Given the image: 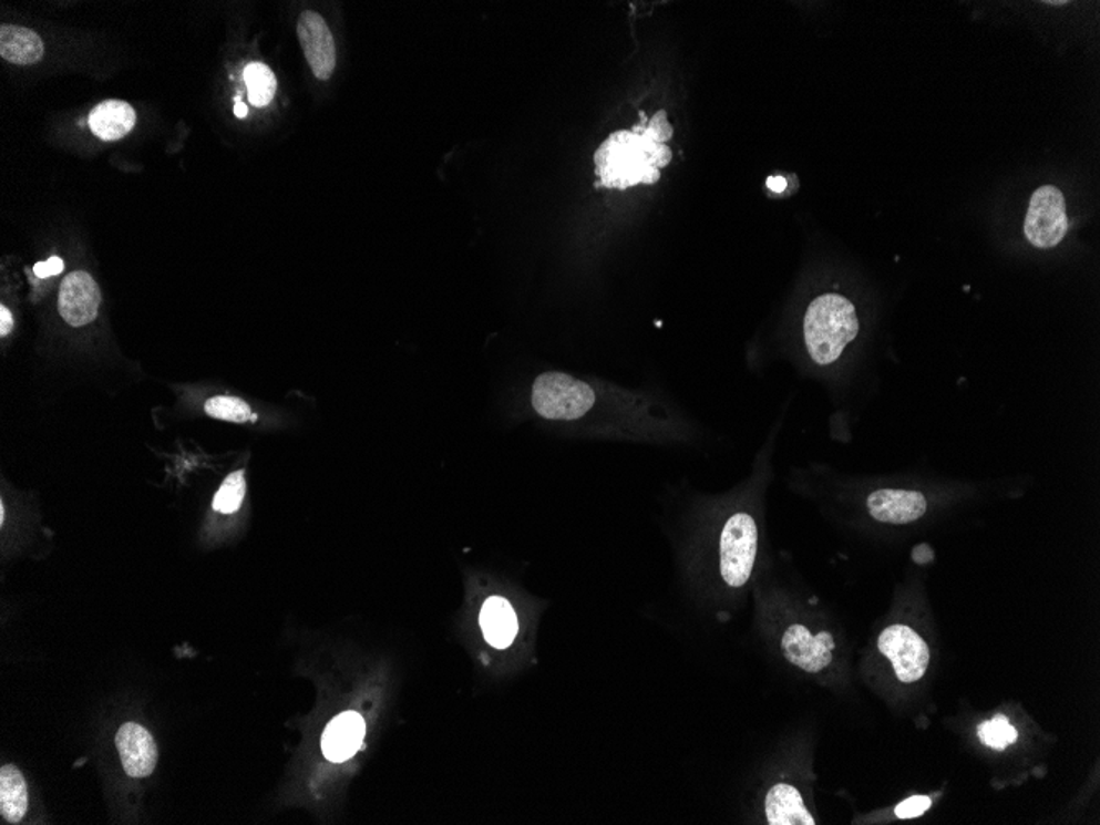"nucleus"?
I'll return each mask as SVG.
<instances>
[{
	"instance_id": "obj_11",
	"label": "nucleus",
	"mask_w": 1100,
	"mask_h": 825,
	"mask_svg": "<svg viewBox=\"0 0 1100 825\" xmlns=\"http://www.w3.org/2000/svg\"><path fill=\"white\" fill-rule=\"evenodd\" d=\"M101 300L100 287L90 274L84 270L68 274L60 287V316L71 327H84L97 317Z\"/></svg>"
},
{
	"instance_id": "obj_14",
	"label": "nucleus",
	"mask_w": 1100,
	"mask_h": 825,
	"mask_svg": "<svg viewBox=\"0 0 1100 825\" xmlns=\"http://www.w3.org/2000/svg\"><path fill=\"white\" fill-rule=\"evenodd\" d=\"M90 128L96 137L113 142L125 137L135 126V111L125 101H103L91 111Z\"/></svg>"
},
{
	"instance_id": "obj_18",
	"label": "nucleus",
	"mask_w": 1100,
	"mask_h": 825,
	"mask_svg": "<svg viewBox=\"0 0 1100 825\" xmlns=\"http://www.w3.org/2000/svg\"><path fill=\"white\" fill-rule=\"evenodd\" d=\"M205 412L209 417L235 422V424H247V422H256L257 419L247 402L238 398H226V395L208 399L205 404Z\"/></svg>"
},
{
	"instance_id": "obj_8",
	"label": "nucleus",
	"mask_w": 1100,
	"mask_h": 825,
	"mask_svg": "<svg viewBox=\"0 0 1100 825\" xmlns=\"http://www.w3.org/2000/svg\"><path fill=\"white\" fill-rule=\"evenodd\" d=\"M761 813L764 824L770 825L818 824L804 790L790 780L774 781L767 787L761 800Z\"/></svg>"
},
{
	"instance_id": "obj_13",
	"label": "nucleus",
	"mask_w": 1100,
	"mask_h": 825,
	"mask_svg": "<svg viewBox=\"0 0 1100 825\" xmlns=\"http://www.w3.org/2000/svg\"><path fill=\"white\" fill-rule=\"evenodd\" d=\"M367 725L357 712H343L335 716L325 730L321 750L330 762L341 763L354 756L363 743Z\"/></svg>"
},
{
	"instance_id": "obj_15",
	"label": "nucleus",
	"mask_w": 1100,
	"mask_h": 825,
	"mask_svg": "<svg viewBox=\"0 0 1100 825\" xmlns=\"http://www.w3.org/2000/svg\"><path fill=\"white\" fill-rule=\"evenodd\" d=\"M42 39L32 30L17 25L0 29V55L13 64H33L43 59Z\"/></svg>"
},
{
	"instance_id": "obj_21",
	"label": "nucleus",
	"mask_w": 1100,
	"mask_h": 825,
	"mask_svg": "<svg viewBox=\"0 0 1100 825\" xmlns=\"http://www.w3.org/2000/svg\"><path fill=\"white\" fill-rule=\"evenodd\" d=\"M931 804H933V801L927 796H913L898 804L895 814L898 819H915V817L923 816L929 809Z\"/></svg>"
},
{
	"instance_id": "obj_10",
	"label": "nucleus",
	"mask_w": 1100,
	"mask_h": 825,
	"mask_svg": "<svg viewBox=\"0 0 1100 825\" xmlns=\"http://www.w3.org/2000/svg\"><path fill=\"white\" fill-rule=\"evenodd\" d=\"M480 627L486 644L494 651H511L523 635L520 611L510 597L490 595L480 611Z\"/></svg>"
},
{
	"instance_id": "obj_5",
	"label": "nucleus",
	"mask_w": 1100,
	"mask_h": 825,
	"mask_svg": "<svg viewBox=\"0 0 1100 825\" xmlns=\"http://www.w3.org/2000/svg\"><path fill=\"white\" fill-rule=\"evenodd\" d=\"M842 483V482H841ZM862 502L827 503L839 508H860L865 519L878 526L905 527L919 523L933 508L929 495L921 488L876 486L860 493Z\"/></svg>"
},
{
	"instance_id": "obj_23",
	"label": "nucleus",
	"mask_w": 1100,
	"mask_h": 825,
	"mask_svg": "<svg viewBox=\"0 0 1100 825\" xmlns=\"http://www.w3.org/2000/svg\"><path fill=\"white\" fill-rule=\"evenodd\" d=\"M0 320H2L0 321V334L6 337V334L10 333V330H12L13 327L12 316H10L9 309H6V307L0 309Z\"/></svg>"
},
{
	"instance_id": "obj_25",
	"label": "nucleus",
	"mask_w": 1100,
	"mask_h": 825,
	"mask_svg": "<svg viewBox=\"0 0 1100 825\" xmlns=\"http://www.w3.org/2000/svg\"><path fill=\"white\" fill-rule=\"evenodd\" d=\"M247 113H249V110H247L246 104L243 103V101H239V100L236 101V104H235V114H236V117H239V120H245V117L247 116Z\"/></svg>"
},
{
	"instance_id": "obj_24",
	"label": "nucleus",
	"mask_w": 1100,
	"mask_h": 825,
	"mask_svg": "<svg viewBox=\"0 0 1100 825\" xmlns=\"http://www.w3.org/2000/svg\"><path fill=\"white\" fill-rule=\"evenodd\" d=\"M767 185L771 192L783 193L787 190L788 181L784 177H780V175H773V177L768 178Z\"/></svg>"
},
{
	"instance_id": "obj_20",
	"label": "nucleus",
	"mask_w": 1100,
	"mask_h": 825,
	"mask_svg": "<svg viewBox=\"0 0 1100 825\" xmlns=\"http://www.w3.org/2000/svg\"><path fill=\"white\" fill-rule=\"evenodd\" d=\"M978 739L988 749L1001 750L1007 749L1011 743L1017 742L1018 732L1010 722H1008L1007 716L997 715L994 719L988 720V722L981 723L977 729Z\"/></svg>"
},
{
	"instance_id": "obj_3",
	"label": "nucleus",
	"mask_w": 1100,
	"mask_h": 825,
	"mask_svg": "<svg viewBox=\"0 0 1100 825\" xmlns=\"http://www.w3.org/2000/svg\"><path fill=\"white\" fill-rule=\"evenodd\" d=\"M641 116V123L631 131H616L597 148L594 155L595 174L602 187L628 190L636 185H655L661 178V168L671 164L672 152L666 142L674 131L666 111H658L651 121Z\"/></svg>"
},
{
	"instance_id": "obj_9",
	"label": "nucleus",
	"mask_w": 1100,
	"mask_h": 825,
	"mask_svg": "<svg viewBox=\"0 0 1100 825\" xmlns=\"http://www.w3.org/2000/svg\"><path fill=\"white\" fill-rule=\"evenodd\" d=\"M297 35L315 78L330 80L337 66V47L323 17L313 10L304 12L297 23Z\"/></svg>"
},
{
	"instance_id": "obj_17",
	"label": "nucleus",
	"mask_w": 1100,
	"mask_h": 825,
	"mask_svg": "<svg viewBox=\"0 0 1100 825\" xmlns=\"http://www.w3.org/2000/svg\"><path fill=\"white\" fill-rule=\"evenodd\" d=\"M245 81L249 91L250 104L264 107L270 104L277 93V78L267 64L254 62L247 64Z\"/></svg>"
},
{
	"instance_id": "obj_2",
	"label": "nucleus",
	"mask_w": 1100,
	"mask_h": 825,
	"mask_svg": "<svg viewBox=\"0 0 1100 825\" xmlns=\"http://www.w3.org/2000/svg\"><path fill=\"white\" fill-rule=\"evenodd\" d=\"M757 578L760 611L783 661L809 678L832 681V672L839 668L837 638L815 615L809 617L801 598L793 597L787 587L764 581L760 574Z\"/></svg>"
},
{
	"instance_id": "obj_6",
	"label": "nucleus",
	"mask_w": 1100,
	"mask_h": 825,
	"mask_svg": "<svg viewBox=\"0 0 1100 825\" xmlns=\"http://www.w3.org/2000/svg\"><path fill=\"white\" fill-rule=\"evenodd\" d=\"M1068 229L1066 202L1061 190L1051 185L1038 188L1031 196L1025 218L1024 233L1027 241L1034 248L1046 251L1061 245L1068 235Z\"/></svg>"
},
{
	"instance_id": "obj_19",
	"label": "nucleus",
	"mask_w": 1100,
	"mask_h": 825,
	"mask_svg": "<svg viewBox=\"0 0 1100 825\" xmlns=\"http://www.w3.org/2000/svg\"><path fill=\"white\" fill-rule=\"evenodd\" d=\"M246 496V476L243 470L232 473L223 483L213 499V509L222 514H235L241 508Z\"/></svg>"
},
{
	"instance_id": "obj_12",
	"label": "nucleus",
	"mask_w": 1100,
	"mask_h": 825,
	"mask_svg": "<svg viewBox=\"0 0 1100 825\" xmlns=\"http://www.w3.org/2000/svg\"><path fill=\"white\" fill-rule=\"evenodd\" d=\"M116 746L128 776L142 780L154 773L158 760L157 745L144 726L138 723H124L117 730Z\"/></svg>"
},
{
	"instance_id": "obj_1",
	"label": "nucleus",
	"mask_w": 1100,
	"mask_h": 825,
	"mask_svg": "<svg viewBox=\"0 0 1100 825\" xmlns=\"http://www.w3.org/2000/svg\"><path fill=\"white\" fill-rule=\"evenodd\" d=\"M790 404L784 405L754 458L747 482L727 493L690 489L677 499L666 536L682 597L693 610L727 621L753 585L763 550V498Z\"/></svg>"
},
{
	"instance_id": "obj_26",
	"label": "nucleus",
	"mask_w": 1100,
	"mask_h": 825,
	"mask_svg": "<svg viewBox=\"0 0 1100 825\" xmlns=\"http://www.w3.org/2000/svg\"><path fill=\"white\" fill-rule=\"evenodd\" d=\"M3 517H6V511H3V505L0 506V523H3Z\"/></svg>"
},
{
	"instance_id": "obj_22",
	"label": "nucleus",
	"mask_w": 1100,
	"mask_h": 825,
	"mask_svg": "<svg viewBox=\"0 0 1100 825\" xmlns=\"http://www.w3.org/2000/svg\"><path fill=\"white\" fill-rule=\"evenodd\" d=\"M33 269H35V274L40 277V279H47V277L59 276V274H62L64 262L60 259V257L53 256L50 257L49 260H45V262L35 264Z\"/></svg>"
},
{
	"instance_id": "obj_16",
	"label": "nucleus",
	"mask_w": 1100,
	"mask_h": 825,
	"mask_svg": "<svg viewBox=\"0 0 1100 825\" xmlns=\"http://www.w3.org/2000/svg\"><path fill=\"white\" fill-rule=\"evenodd\" d=\"M29 807V791L19 767L7 764L0 770V814L7 823L17 824Z\"/></svg>"
},
{
	"instance_id": "obj_7",
	"label": "nucleus",
	"mask_w": 1100,
	"mask_h": 825,
	"mask_svg": "<svg viewBox=\"0 0 1100 825\" xmlns=\"http://www.w3.org/2000/svg\"><path fill=\"white\" fill-rule=\"evenodd\" d=\"M878 651L892 662L896 678L905 684H915L927 672L931 651L927 642L908 625H892L876 639Z\"/></svg>"
},
{
	"instance_id": "obj_27",
	"label": "nucleus",
	"mask_w": 1100,
	"mask_h": 825,
	"mask_svg": "<svg viewBox=\"0 0 1100 825\" xmlns=\"http://www.w3.org/2000/svg\"><path fill=\"white\" fill-rule=\"evenodd\" d=\"M1049 6H1066V2H1048Z\"/></svg>"
},
{
	"instance_id": "obj_4",
	"label": "nucleus",
	"mask_w": 1100,
	"mask_h": 825,
	"mask_svg": "<svg viewBox=\"0 0 1100 825\" xmlns=\"http://www.w3.org/2000/svg\"><path fill=\"white\" fill-rule=\"evenodd\" d=\"M859 334V312L847 296L824 292L805 307L801 320L802 344L812 367L825 371V378L831 368L841 363Z\"/></svg>"
}]
</instances>
